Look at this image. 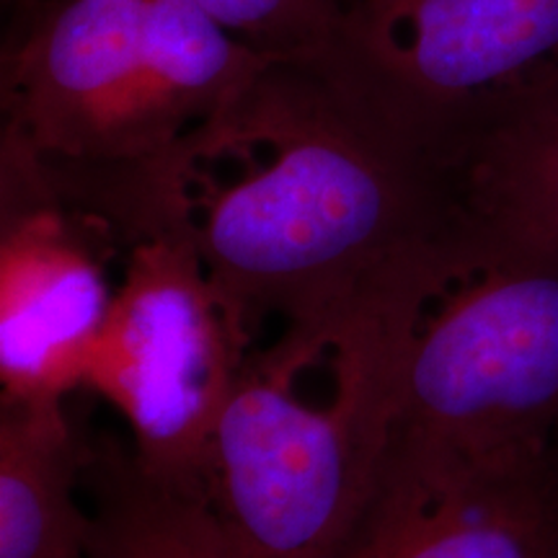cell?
Returning a JSON list of instances; mask_svg holds the SVG:
<instances>
[{"mask_svg": "<svg viewBox=\"0 0 558 558\" xmlns=\"http://www.w3.org/2000/svg\"><path fill=\"white\" fill-rule=\"evenodd\" d=\"M135 173L190 239L254 347L456 262L452 179L354 107L308 60L275 58L213 120Z\"/></svg>", "mask_w": 558, "mask_h": 558, "instance_id": "1", "label": "cell"}, {"mask_svg": "<svg viewBox=\"0 0 558 558\" xmlns=\"http://www.w3.org/2000/svg\"><path fill=\"white\" fill-rule=\"evenodd\" d=\"M452 269L251 347L209 445L205 497L246 558H333L365 509L403 365Z\"/></svg>", "mask_w": 558, "mask_h": 558, "instance_id": "2", "label": "cell"}, {"mask_svg": "<svg viewBox=\"0 0 558 558\" xmlns=\"http://www.w3.org/2000/svg\"><path fill=\"white\" fill-rule=\"evenodd\" d=\"M271 60L194 0H34L9 13L0 132L68 163H148Z\"/></svg>", "mask_w": 558, "mask_h": 558, "instance_id": "3", "label": "cell"}, {"mask_svg": "<svg viewBox=\"0 0 558 558\" xmlns=\"http://www.w3.org/2000/svg\"><path fill=\"white\" fill-rule=\"evenodd\" d=\"M393 435L460 456L558 458V256L463 222L403 365Z\"/></svg>", "mask_w": 558, "mask_h": 558, "instance_id": "4", "label": "cell"}, {"mask_svg": "<svg viewBox=\"0 0 558 558\" xmlns=\"http://www.w3.org/2000/svg\"><path fill=\"white\" fill-rule=\"evenodd\" d=\"M308 62L450 177L481 130L558 81V0H333Z\"/></svg>", "mask_w": 558, "mask_h": 558, "instance_id": "5", "label": "cell"}, {"mask_svg": "<svg viewBox=\"0 0 558 558\" xmlns=\"http://www.w3.org/2000/svg\"><path fill=\"white\" fill-rule=\"evenodd\" d=\"M120 213L130 241L83 388L124 418L145 476L205 494L209 445L246 341L190 239L135 184Z\"/></svg>", "mask_w": 558, "mask_h": 558, "instance_id": "6", "label": "cell"}, {"mask_svg": "<svg viewBox=\"0 0 558 558\" xmlns=\"http://www.w3.org/2000/svg\"><path fill=\"white\" fill-rule=\"evenodd\" d=\"M124 226L96 173L0 132V383L5 403L83 388L114 300Z\"/></svg>", "mask_w": 558, "mask_h": 558, "instance_id": "7", "label": "cell"}, {"mask_svg": "<svg viewBox=\"0 0 558 558\" xmlns=\"http://www.w3.org/2000/svg\"><path fill=\"white\" fill-rule=\"evenodd\" d=\"M333 558H558V458H471L393 435Z\"/></svg>", "mask_w": 558, "mask_h": 558, "instance_id": "8", "label": "cell"}, {"mask_svg": "<svg viewBox=\"0 0 558 558\" xmlns=\"http://www.w3.org/2000/svg\"><path fill=\"white\" fill-rule=\"evenodd\" d=\"M450 179L465 226L558 256V81L481 130Z\"/></svg>", "mask_w": 558, "mask_h": 558, "instance_id": "9", "label": "cell"}, {"mask_svg": "<svg viewBox=\"0 0 558 558\" xmlns=\"http://www.w3.org/2000/svg\"><path fill=\"white\" fill-rule=\"evenodd\" d=\"M62 403L0 401V558H86L94 520L75 486L90 452Z\"/></svg>", "mask_w": 558, "mask_h": 558, "instance_id": "10", "label": "cell"}, {"mask_svg": "<svg viewBox=\"0 0 558 558\" xmlns=\"http://www.w3.org/2000/svg\"><path fill=\"white\" fill-rule=\"evenodd\" d=\"M90 460L86 558H246L202 492L153 481L122 452Z\"/></svg>", "mask_w": 558, "mask_h": 558, "instance_id": "11", "label": "cell"}, {"mask_svg": "<svg viewBox=\"0 0 558 558\" xmlns=\"http://www.w3.org/2000/svg\"><path fill=\"white\" fill-rule=\"evenodd\" d=\"M235 37L271 58L308 60L324 45L333 0H194Z\"/></svg>", "mask_w": 558, "mask_h": 558, "instance_id": "12", "label": "cell"}, {"mask_svg": "<svg viewBox=\"0 0 558 558\" xmlns=\"http://www.w3.org/2000/svg\"><path fill=\"white\" fill-rule=\"evenodd\" d=\"M34 0H5V9H9V13H13V11H21V9H26V5H32Z\"/></svg>", "mask_w": 558, "mask_h": 558, "instance_id": "13", "label": "cell"}]
</instances>
